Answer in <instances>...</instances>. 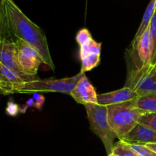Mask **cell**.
<instances>
[{"label": "cell", "mask_w": 156, "mask_h": 156, "mask_svg": "<svg viewBox=\"0 0 156 156\" xmlns=\"http://www.w3.org/2000/svg\"><path fill=\"white\" fill-rule=\"evenodd\" d=\"M86 110L90 129L100 138L105 146L107 154L112 153L114 147V140L117 135L108 121V108L100 105L87 104L84 105Z\"/></svg>", "instance_id": "cell-3"}, {"label": "cell", "mask_w": 156, "mask_h": 156, "mask_svg": "<svg viewBox=\"0 0 156 156\" xmlns=\"http://www.w3.org/2000/svg\"><path fill=\"white\" fill-rule=\"evenodd\" d=\"M122 141L140 145L156 143V132L148 126L138 123L123 137Z\"/></svg>", "instance_id": "cell-10"}, {"label": "cell", "mask_w": 156, "mask_h": 156, "mask_svg": "<svg viewBox=\"0 0 156 156\" xmlns=\"http://www.w3.org/2000/svg\"><path fill=\"white\" fill-rule=\"evenodd\" d=\"M155 11L156 12V0H155Z\"/></svg>", "instance_id": "cell-24"}, {"label": "cell", "mask_w": 156, "mask_h": 156, "mask_svg": "<svg viewBox=\"0 0 156 156\" xmlns=\"http://www.w3.org/2000/svg\"><path fill=\"white\" fill-rule=\"evenodd\" d=\"M85 76V73H79L73 77L62 79H37L27 82L18 89V93L38 92H59L70 94L71 91L81 79Z\"/></svg>", "instance_id": "cell-4"}, {"label": "cell", "mask_w": 156, "mask_h": 156, "mask_svg": "<svg viewBox=\"0 0 156 156\" xmlns=\"http://www.w3.org/2000/svg\"><path fill=\"white\" fill-rule=\"evenodd\" d=\"M132 53H136V59H133L134 66L150 65L153 56V42L149 28L141 35L137 42L132 46Z\"/></svg>", "instance_id": "cell-7"}, {"label": "cell", "mask_w": 156, "mask_h": 156, "mask_svg": "<svg viewBox=\"0 0 156 156\" xmlns=\"http://www.w3.org/2000/svg\"><path fill=\"white\" fill-rule=\"evenodd\" d=\"M132 102L136 108L145 112L156 113V92L139 96Z\"/></svg>", "instance_id": "cell-12"}, {"label": "cell", "mask_w": 156, "mask_h": 156, "mask_svg": "<svg viewBox=\"0 0 156 156\" xmlns=\"http://www.w3.org/2000/svg\"><path fill=\"white\" fill-rule=\"evenodd\" d=\"M15 44L18 50V62L23 71L27 76H37L40 66L44 63L40 53L19 38H15Z\"/></svg>", "instance_id": "cell-6"}, {"label": "cell", "mask_w": 156, "mask_h": 156, "mask_svg": "<svg viewBox=\"0 0 156 156\" xmlns=\"http://www.w3.org/2000/svg\"><path fill=\"white\" fill-rule=\"evenodd\" d=\"M20 107L16 103L13 101H9L7 104V107L5 108V112L8 115L11 117H15L20 113Z\"/></svg>", "instance_id": "cell-20"}, {"label": "cell", "mask_w": 156, "mask_h": 156, "mask_svg": "<svg viewBox=\"0 0 156 156\" xmlns=\"http://www.w3.org/2000/svg\"><path fill=\"white\" fill-rule=\"evenodd\" d=\"M34 100V107L36 108L37 109L41 110L44 102H45V98L43 94H39V93H34L33 97Z\"/></svg>", "instance_id": "cell-21"}, {"label": "cell", "mask_w": 156, "mask_h": 156, "mask_svg": "<svg viewBox=\"0 0 156 156\" xmlns=\"http://www.w3.org/2000/svg\"><path fill=\"white\" fill-rule=\"evenodd\" d=\"M0 63L17 72L29 82L39 79L37 76H27L23 71L18 62V50L15 40L12 37H0Z\"/></svg>", "instance_id": "cell-5"}, {"label": "cell", "mask_w": 156, "mask_h": 156, "mask_svg": "<svg viewBox=\"0 0 156 156\" xmlns=\"http://www.w3.org/2000/svg\"><path fill=\"white\" fill-rule=\"evenodd\" d=\"M155 0H151L150 2L148 5L147 8H146V11H145V13L143 15V19H142L141 23H140V25L139 27L138 30H137L135 36H134L133 39L132 43H131V46L134 45L137 42V41L139 40V38L141 37V35L149 28V24H150L151 20H152V16L154 15V12H155Z\"/></svg>", "instance_id": "cell-11"}, {"label": "cell", "mask_w": 156, "mask_h": 156, "mask_svg": "<svg viewBox=\"0 0 156 156\" xmlns=\"http://www.w3.org/2000/svg\"><path fill=\"white\" fill-rule=\"evenodd\" d=\"M93 38L91 37V33H90L89 30L87 28H82L80 30H79L76 37V42L79 44V47L86 44V43H88V41H90Z\"/></svg>", "instance_id": "cell-19"}, {"label": "cell", "mask_w": 156, "mask_h": 156, "mask_svg": "<svg viewBox=\"0 0 156 156\" xmlns=\"http://www.w3.org/2000/svg\"><path fill=\"white\" fill-rule=\"evenodd\" d=\"M9 30L12 36L27 43L40 53L44 64L55 71L48 42L43 30L30 21L13 0H2Z\"/></svg>", "instance_id": "cell-1"}, {"label": "cell", "mask_w": 156, "mask_h": 156, "mask_svg": "<svg viewBox=\"0 0 156 156\" xmlns=\"http://www.w3.org/2000/svg\"><path fill=\"white\" fill-rule=\"evenodd\" d=\"M146 147H148L149 149H150L151 150L153 151L155 153H156V143H151V144H146L145 145Z\"/></svg>", "instance_id": "cell-22"}, {"label": "cell", "mask_w": 156, "mask_h": 156, "mask_svg": "<svg viewBox=\"0 0 156 156\" xmlns=\"http://www.w3.org/2000/svg\"><path fill=\"white\" fill-rule=\"evenodd\" d=\"M108 108V121L120 140L138 123L145 111L136 108L132 101L110 105Z\"/></svg>", "instance_id": "cell-2"}, {"label": "cell", "mask_w": 156, "mask_h": 156, "mask_svg": "<svg viewBox=\"0 0 156 156\" xmlns=\"http://www.w3.org/2000/svg\"><path fill=\"white\" fill-rule=\"evenodd\" d=\"M149 30H150L151 35H152V42H153V56H152V65L156 64V12L155 11L154 15L151 20L150 24H149Z\"/></svg>", "instance_id": "cell-18"}, {"label": "cell", "mask_w": 156, "mask_h": 156, "mask_svg": "<svg viewBox=\"0 0 156 156\" xmlns=\"http://www.w3.org/2000/svg\"><path fill=\"white\" fill-rule=\"evenodd\" d=\"M81 73H86L97 67L101 62V54H92L81 59Z\"/></svg>", "instance_id": "cell-14"}, {"label": "cell", "mask_w": 156, "mask_h": 156, "mask_svg": "<svg viewBox=\"0 0 156 156\" xmlns=\"http://www.w3.org/2000/svg\"><path fill=\"white\" fill-rule=\"evenodd\" d=\"M139 94L128 87L110 91L105 94H98V103L103 106L118 105L125 102L132 101L139 97Z\"/></svg>", "instance_id": "cell-9"}, {"label": "cell", "mask_w": 156, "mask_h": 156, "mask_svg": "<svg viewBox=\"0 0 156 156\" xmlns=\"http://www.w3.org/2000/svg\"><path fill=\"white\" fill-rule=\"evenodd\" d=\"M112 153L116 154L119 156H140L135 152L131 150L128 147L126 143L121 140H119V142L115 143Z\"/></svg>", "instance_id": "cell-15"}, {"label": "cell", "mask_w": 156, "mask_h": 156, "mask_svg": "<svg viewBox=\"0 0 156 156\" xmlns=\"http://www.w3.org/2000/svg\"><path fill=\"white\" fill-rule=\"evenodd\" d=\"M122 141V140H121ZM128 147L135 152L136 153L138 154L140 156H156V153L146 147L145 145H140V144H133V143H126Z\"/></svg>", "instance_id": "cell-17"}, {"label": "cell", "mask_w": 156, "mask_h": 156, "mask_svg": "<svg viewBox=\"0 0 156 156\" xmlns=\"http://www.w3.org/2000/svg\"><path fill=\"white\" fill-rule=\"evenodd\" d=\"M69 95H71L77 103L81 105H85L87 104L98 105V94L95 88L91 85L86 76L79 81Z\"/></svg>", "instance_id": "cell-8"}, {"label": "cell", "mask_w": 156, "mask_h": 156, "mask_svg": "<svg viewBox=\"0 0 156 156\" xmlns=\"http://www.w3.org/2000/svg\"><path fill=\"white\" fill-rule=\"evenodd\" d=\"M79 56L80 59L87 56L92 54H101V43H98L94 39L91 40L86 44L80 46Z\"/></svg>", "instance_id": "cell-13"}, {"label": "cell", "mask_w": 156, "mask_h": 156, "mask_svg": "<svg viewBox=\"0 0 156 156\" xmlns=\"http://www.w3.org/2000/svg\"><path fill=\"white\" fill-rule=\"evenodd\" d=\"M108 156H119V155H116V154H114V153H111V154H110V155H108Z\"/></svg>", "instance_id": "cell-23"}, {"label": "cell", "mask_w": 156, "mask_h": 156, "mask_svg": "<svg viewBox=\"0 0 156 156\" xmlns=\"http://www.w3.org/2000/svg\"><path fill=\"white\" fill-rule=\"evenodd\" d=\"M138 123L148 126L156 132V113L146 112L140 117Z\"/></svg>", "instance_id": "cell-16"}]
</instances>
